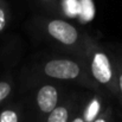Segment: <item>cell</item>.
I'll return each mask as SVG.
<instances>
[{
    "instance_id": "cell-2",
    "label": "cell",
    "mask_w": 122,
    "mask_h": 122,
    "mask_svg": "<svg viewBox=\"0 0 122 122\" xmlns=\"http://www.w3.org/2000/svg\"><path fill=\"white\" fill-rule=\"evenodd\" d=\"M41 76L53 80L77 83L86 89L92 90L95 94H103L98 85L91 78L86 64L84 61L78 58L69 57H52L39 62L35 69Z\"/></svg>"
},
{
    "instance_id": "cell-1",
    "label": "cell",
    "mask_w": 122,
    "mask_h": 122,
    "mask_svg": "<svg viewBox=\"0 0 122 122\" xmlns=\"http://www.w3.org/2000/svg\"><path fill=\"white\" fill-rule=\"evenodd\" d=\"M84 62L94 82L104 95L117 97V77L115 57L109 55L103 46L86 35L84 45Z\"/></svg>"
},
{
    "instance_id": "cell-12",
    "label": "cell",
    "mask_w": 122,
    "mask_h": 122,
    "mask_svg": "<svg viewBox=\"0 0 122 122\" xmlns=\"http://www.w3.org/2000/svg\"><path fill=\"white\" fill-rule=\"evenodd\" d=\"M115 65H116V77H117V98L120 100L122 106V62L120 58L115 57Z\"/></svg>"
},
{
    "instance_id": "cell-7",
    "label": "cell",
    "mask_w": 122,
    "mask_h": 122,
    "mask_svg": "<svg viewBox=\"0 0 122 122\" xmlns=\"http://www.w3.org/2000/svg\"><path fill=\"white\" fill-rule=\"evenodd\" d=\"M20 108L6 107L0 112V122H20Z\"/></svg>"
},
{
    "instance_id": "cell-8",
    "label": "cell",
    "mask_w": 122,
    "mask_h": 122,
    "mask_svg": "<svg viewBox=\"0 0 122 122\" xmlns=\"http://www.w3.org/2000/svg\"><path fill=\"white\" fill-rule=\"evenodd\" d=\"M10 23V10L5 0H0V33L5 31Z\"/></svg>"
},
{
    "instance_id": "cell-11",
    "label": "cell",
    "mask_w": 122,
    "mask_h": 122,
    "mask_svg": "<svg viewBox=\"0 0 122 122\" xmlns=\"http://www.w3.org/2000/svg\"><path fill=\"white\" fill-rule=\"evenodd\" d=\"M46 10L51 11L55 14H59L61 12V1L59 0H37Z\"/></svg>"
},
{
    "instance_id": "cell-15",
    "label": "cell",
    "mask_w": 122,
    "mask_h": 122,
    "mask_svg": "<svg viewBox=\"0 0 122 122\" xmlns=\"http://www.w3.org/2000/svg\"><path fill=\"white\" fill-rule=\"evenodd\" d=\"M120 61H121V62H122V56H121V58H120Z\"/></svg>"
},
{
    "instance_id": "cell-5",
    "label": "cell",
    "mask_w": 122,
    "mask_h": 122,
    "mask_svg": "<svg viewBox=\"0 0 122 122\" xmlns=\"http://www.w3.org/2000/svg\"><path fill=\"white\" fill-rule=\"evenodd\" d=\"M80 107V100L77 96L74 95L69 98H65L45 117V122H70Z\"/></svg>"
},
{
    "instance_id": "cell-10",
    "label": "cell",
    "mask_w": 122,
    "mask_h": 122,
    "mask_svg": "<svg viewBox=\"0 0 122 122\" xmlns=\"http://www.w3.org/2000/svg\"><path fill=\"white\" fill-rule=\"evenodd\" d=\"M12 82L10 80H2L0 81V104L11 95L12 92Z\"/></svg>"
},
{
    "instance_id": "cell-14",
    "label": "cell",
    "mask_w": 122,
    "mask_h": 122,
    "mask_svg": "<svg viewBox=\"0 0 122 122\" xmlns=\"http://www.w3.org/2000/svg\"><path fill=\"white\" fill-rule=\"evenodd\" d=\"M70 122H85L84 117H83V112H82V106L80 107V109L76 112V114L74 115V117L70 120Z\"/></svg>"
},
{
    "instance_id": "cell-3",
    "label": "cell",
    "mask_w": 122,
    "mask_h": 122,
    "mask_svg": "<svg viewBox=\"0 0 122 122\" xmlns=\"http://www.w3.org/2000/svg\"><path fill=\"white\" fill-rule=\"evenodd\" d=\"M35 24L41 32L62 49L75 55L78 59L84 61V45L86 33L78 30L74 24L61 18L37 17Z\"/></svg>"
},
{
    "instance_id": "cell-6",
    "label": "cell",
    "mask_w": 122,
    "mask_h": 122,
    "mask_svg": "<svg viewBox=\"0 0 122 122\" xmlns=\"http://www.w3.org/2000/svg\"><path fill=\"white\" fill-rule=\"evenodd\" d=\"M104 97L101 94H94L91 97H89L85 103L82 104V112L83 117L85 122H94L107 108L104 104Z\"/></svg>"
},
{
    "instance_id": "cell-4",
    "label": "cell",
    "mask_w": 122,
    "mask_h": 122,
    "mask_svg": "<svg viewBox=\"0 0 122 122\" xmlns=\"http://www.w3.org/2000/svg\"><path fill=\"white\" fill-rule=\"evenodd\" d=\"M63 91L57 84L44 83L33 96L35 108L41 117H46L55 108L63 102Z\"/></svg>"
},
{
    "instance_id": "cell-9",
    "label": "cell",
    "mask_w": 122,
    "mask_h": 122,
    "mask_svg": "<svg viewBox=\"0 0 122 122\" xmlns=\"http://www.w3.org/2000/svg\"><path fill=\"white\" fill-rule=\"evenodd\" d=\"M61 8H63L64 13L68 17H76L80 8V2L78 0H64V4L61 5Z\"/></svg>"
},
{
    "instance_id": "cell-13",
    "label": "cell",
    "mask_w": 122,
    "mask_h": 122,
    "mask_svg": "<svg viewBox=\"0 0 122 122\" xmlns=\"http://www.w3.org/2000/svg\"><path fill=\"white\" fill-rule=\"evenodd\" d=\"M112 116H113V110H112L110 107L107 106V108L102 112V114L94 122H110L112 121Z\"/></svg>"
}]
</instances>
